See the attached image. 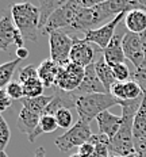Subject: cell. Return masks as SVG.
<instances>
[{
    "mask_svg": "<svg viewBox=\"0 0 146 157\" xmlns=\"http://www.w3.org/2000/svg\"><path fill=\"white\" fill-rule=\"evenodd\" d=\"M139 38H141V44H142V49H144V53H145V57H146V30L139 34Z\"/></svg>",
    "mask_w": 146,
    "mask_h": 157,
    "instance_id": "obj_35",
    "label": "cell"
},
{
    "mask_svg": "<svg viewBox=\"0 0 146 157\" xmlns=\"http://www.w3.org/2000/svg\"><path fill=\"white\" fill-rule=\"evenodd\" d=\"M116 104H119V102L111 94H91L80 96L76 102L74 110L80 115V119L89 123L102 113L108 111V109Z\"/></svg>",
    "mask_w": 146,
    "mask_h": 157,
    "instance_id": "obj_2",
    "label": "cell"
},
{
    "mask_svg": "<svg viewBox=\"0 0 146 157\" xmlns=\"http://www.w3.org/2000/svg\"><path fill=\"white\" fill-rule=\"evenodd\" d=\"M134 156V155H133ZM133 156H127V157H133ZM110 157H121V156H110Z\"/></svg>",
    "mask_w": 146,
    "mask_h": 157,
    "instance_id": "obj_40",
    "label": "cell"
},
{
    "mask_svg": "<svg viewBox=\"0 0 146 157\" xmlns=\"http://www.w3.org/2000/svg\"><path fill=\"white\" fill-rule=\"evenodd\" d=\"M125 16H126V14H121V15L115 16V18H112L111 21L107 22L106 25L95 29V30L87 31L81 39H83L84 42H88V44H95L99 49L104 50V49L108 46L110 42H111L112 37L115 35L116 27L121 23L122 19H125Z\"/></svg>",
    "mask_w": 146,
    "mask_h": 157,
    "instance_id": "obj_7",
    "label": "cell"
},
{
    "mask_svg": "<svg viewBox=\"0 0 146 157\" xmlns=\"http://www.w3.org/2000/svg\"><path fill=\"white\" fill-rule=\"evenodd\" d=\"M131 80L135 81L144 94H146V61L139 68H135L134 72H131Z\"/></svg>",
    "mask_w": 146,
    "mask_h": 157,
    "instance_id": "obj_27",
    "label": "cell"
},
{
    "mask_svg": "<svg viewBox=\"0 0 146 157\" xmlns=\"http://www.w3.org/2000/svg\"><path fill=\"white\" fill-rule=\"evenodd\" d=\"M9 138H11V130H9L6 119L0 114V152H4L6 146L9 142Z\"/></svg>",
    "mask_w": 146,
    "mask_h": 157,
    "instance_id": "obj_26",
    "label": "cell"
},
{
    "mask_svg": "<svg viewBox=\"0 0 146 157\" xmlns=\"http://www.w3.org/2000/svg\"><path fill=\"white\" fill-rule=\"evenodd\" d=\"M122 46L126 56V60H129L130 63L134 65V69L139 68L146 61L139 34H134V33H130V31L125 33Z\"/></svg>",
    "mask_w": 146,
    "mask_h": 157,
    "instance_id": "obj_10",
    "label": "cell"
},
{
    "mask_svg": "<svg viewBox=\"0 0 146 157\" xmlns=\"http://www.w3.org/2000/svg\"><path fill=\"white\" fill-rule=\"evenodd\" d=\"M19 64H21V60L15 58V60L0 65V90H4V87H7L8 84L11 83L14 72Z\"/></svg>",
    "mask_w": 146,
    "mask_h": 157,
    "instance_id": "obj_23",
    "label": "cell"
},
{
    "mask_svg": "<svg viewBox=\"0 0 146 157\" xmlns=\"http://www.w3.org/2000/svg\"><path fill=\"white\" fill-rule=\"evenodd\" d=\"M6 91H7L8 96L11 99L15 100H22L24 98L23 94V86H22L19 81H11L7 87H6Z\"/></svg>",
    "mask_w": 146,
    "mask_h": 157,
    "instance_id": "obj_30",
    "label": "cell"
},
{
    "mask_svg": "<svg viewBox=\"0 0 146 157\" xmlns=\"http://www.w3.org/2000/svg\"><path fill=\"white\" fill-rule=\"evenodd\" d=\"M70 157H81V156L79 155V153H76V155H72V156H70Z\"/></svg>",
    "mask_w": 146,
    "mask_h": 157,
    "instance_id": "obj_39",
    "label": "cell"
},
{
    "mask_svg": "<svg viewBox=\"0 0 146 157\" xmlns=\"http://www.w3.org/2000/svg\"><path fill=\"white\" fill-rule=\"evenodd\" d=\"M34 157H46V153H45V148L39 146L37 150H35V155Z\"/></svg>",
    "mask_w": 146,
    "mask_h": 157,
    "instance_id": "obj_36",
    "label": "cell"
},
{
    "mask_svg": "<svg viewBox=\"0 0 146 157\" xmlns=\"http://www.w3.org/2000/svg\"><path fill=\"white\" fill-rule=\"evenodd\" d=\"M61 67L58 64H56L54 61L43 60L42 63L38 65V78L42 81V84L45 86V88H53L56 87V81L60 73Z\"/></svg>",
    "mask_w": 146,
    "mask_h": 157,
    "instance_id": "obj_17",
    "label": "cell"
},
{
    "mask_svg": "<svg viewBox=\"0 0 146 157\" xmlns=\"http://www.w3.org/2000/svg\"><path fill=\"white\" fill-rule=\"evenodd\" d=\"M84 75H85V68L72 63L66 64L65 67H61L54 88L65 92H73L83 83Z\"/></svg>",
    "mask_w": 146,
    "mask_h": 157,
    "instance_id": "obj_8",
    "label": "cell"
},
{
    "mask_svg": "<svg viewBox=\"0 0 146 157\" xmlns=\"http://www.w3.org/2000/svg\"><path fill=\"white\" fill-rule=\"evenodd\" d=\"M107 19H110V18H108V15L106 14L104 10H103L102 2H100L99 4L92 8H81L80 11L77 12L70 29L76 30V31H81L85 34L87 31L97 29L96 26L100 25L102 22L107 21Z\"/></svg>",
    "mask_w": 146,
    "mask_h": 157,
    "instance_id": "obj_6",
    "label": "cell"
},
{
    "mask_svg": "<svg viewBox=\"0 0 146 157\" xmlns=\"http://www.w3.org/2000/svg\"><path fill=\"white\" fill-rule=\"evenodd\" d=\"M24 38L15 27L12 18L4 15L0 19V50H7L9 46L15 45L16 49L24 48Z\"/></svg>",
    "mask_w": 146,
    "mask_h": 157,
    "instance_id": "obj_9",
    "label": "cell"
},
{
    "mask_svg": "<svg viewBox=\"0 0 146 157\" xmlns=\"http://www.w3.org/2000/svg\"><path fill=\"white\" fill-rule=\"evenodd\" d=\"M72 96L76 99H79L80 96H84V95H91V94H107L104 86L102 84V81L99 80L95 71V64L89 65V67L85 68V75H84V80L83 83L80 84V87L77 88L76 91H73Z\"/></svg>",
    "mask_w": 146,
    "mask_h": 157,
    "instance_id": "obj_12",
    "label": "cell"
},
{
    "mask_svg": "<svg viewBox=\"0 0 146 157\" xmlns=\"http://www.w3.org/2000/svg\"><path fill=\"white\" fill-rule=\"evenodd\" d=\"M95 71H96V75H97V77H99V80L102 81V84L104 86L107 94H110L112 86L116 83V78L114 76L112 68L104 61L103 56L102 57H97V60L95 61Z\"/></svg>",
    "mask_w": 146,
    "mask_h": 157,
    "instance_id": "obj_19",
    "label": "cell"
},
{
    "mask_svg": "<svg viewBox=\"0 0 146 157\" xmlns=\"http://www.w3.org/2000/svg\"><path fill=\"white\" fill-rule=\"evenodd\" d=\"M66 0H41L39 3V30H43L50 16L57 11Z\"/></svg>",
    "mask_w": 146,
    "mask_h": 157,
    "instance_id": "obj_21",
    "label": "cell"
},
{
    "mask_svg": "<svg viewBox=\"0 0 146 157\" xmlns=\"http://www.w3.org/2000/svg\"><path fill=\"white\" fill-rule=\"evenodd\" d=\"M134 144H135V153L141 157H146V140H142V141Z\"/></svg>",
    "mask_w": 146,
    "mask_h": 157,
    "instance_id": "obj_33",
    "label": "cell"
},
{
    "mask_svg": "<svg viewBox=\"0 0 146 157\" xmlns=\"http://www.w3.org/2000/svg\"><path fill=\"white\" fill-rule=\"evenodd\" d=\"M145 95H146V94H145Z\"/></svg>",
    "mask_w": 146,
    "mask_h": 157,
    "instance_id": "obj_41",
    "label": "cell"
},
{
    "mask_svg": "<svg viewBox=\"0 0 146 157\" xmlns=\"http://www.w3.org/2000/svg\"><path fill=\"white\" fill-rule=\"evenodd\" d=\"M57 127H58V125H57L56 117H54V115H43L41 118L39 125H38L35 133L32 134V137L28 140V141L34 142L35 140L41 136V134H43V133H53V132H56V130H57Z\"/></svg>",
    "mask_w": 146,
    "mask_h": 157,
    "instance_id": "obj_22",
    "label": "cell"
},
{
    "mask_svg": "<svg viewBox=\"0 0 146 157\" xmlns=\"http://www.w3.org/2000/svg\"><path fill=\"white\" fill-rule=\"evenodd\" d=\"M56 121H57V125L61 129L65 130H69L72 127V122H73V117L72 113H70L69 109H61L56 113Z\"/></svg>",
    "mask_w": 146,
    "mask_h": 157,
    "instance_id": "obj_25",
    "label": "cell"
},
{
    "mask_svg": "<svg viewBox=\"0 0 146 157\" xmlns=\"http://www.w3.org/2000/svg\"><path fill=\"white\" fill-rule=\"evenodd\" d=\"M11 18L24 41L37 42L39 30V7L32 3H16L11 7Z\"/></svg>",
    "mask_w": 146,
    "mask_h": 157,
    "instance_id": "obj_1",
    "label": "cell"
},
{
    "mask_svg": "<svg viewBox=\"0 0 146 157\" xmlns=\"http://www.w3.org/2000/svg\"><path fill=\"white\" fill-rule=\"evenodd\" d=\"M0 157H8V156H7L6 152H0Z\"/></svg>",
    "mask_w": 146,
    "mask_h": 157,
    "instance_id": "obj_38",
    "label": "cell"
},
{
    "mask_svg": "<svg viewBox=\"0 0 146 157\" xmlns=\"http://www.w3.org/2000/svg\"><path fill=\"white\" fill-rule=\"evenodd\" d=\"M11 104H12V99L8 96L6 88L4 90H0V114H2L3 111L8 110L9 107H11Z\"/></svg>",
    "mask_w": 146,
    "mask_h": 157,
    "instance_id": "obj_31",
    "label": "cell"
},
{
    "mask_svg": "<svg viewBox=\"0 0 146 157\" xmlns=\"http://www.w3.org/2000/svg\"><path fill=\"white\" fill-rule=\"evenodd\" d=\"M31 78H38V68L34 67L32 64H28L19 72V83L23 84Z\"/></svg>",
    "mask_w": 146,
    "mask_h": 157,
    "instance_id": "obj_29",
    "label": "cell"
},
{
    "mask_svg": "<svg viewBox=\"0 0 146 157\" xmlns=\"http://www.w3.org/2000/svg\"><path fill=\"white\" fill-rule=\"evenodd\" d=\"M81 10L80 0H68L65 2L60 8L50 16L47 25L45 26V29L42 30L43 34H50L53 31H58L64 27L72 26L74 18H76L77 12Z\"/></svg>",
    "mask_w": 146,
    "mask_h": 157,
    "instance_id": "obj_4",
    "label": "cell"
},
{
    "mask_svg": "<svg viewBox=\"0 0 146 157\" xmlns=\"http://www.w3.org/2000/svg\"><path fill=\"white\" fill-rule=\"evenodd\" d=\"M112 68V72H114V76H115L116 81H129L130 77H131V71L130 68L127 67V64H116L114 65Z\"/></svg>",
    "mask_w": 146,
    "mask_h": 157,
    "instance_id": "obj_28",
    "label": "cell"
},
{
    "mask_svg": "<svg viewBox=\"0 0 146 157\" xmlns=\"http://www.w3.org/2000/svg\"><path fill=\"white\" fill-rule=\"evenodd\" d=\"M139 4H141V8L146 11V0H142V2H139Z\"/></svg>",
    "mask_w": 146,
    "mask_h": 157,
    "instance_id": "obj_37",
    "label": "cell"
},
{
    "mask_svg": "<svg viewBox=\"0 0 146 157\" xmlns=\"http://www.w3.org/2000/svg\"><path fill=\"white\" fill-rule=\"evenodd\" d=\"M110 94L115 98L118 102H123V100H134L138 99L144 95V91L138 86L135 81L129 80V81H116L112 86Z\"/></svg>",
    "mask_w": 146,
    "mask_h": 157,
    "instance_id": "obj_14",
    "label": "cell"
},
{
    "mask_svg": "<svg viewBox=\"0 0 146 157\" xmlns=\"http://www.w3.org/2000/svg\"><path fill=\"white\" fill-rule=\"evenodd\" d=\"M93 153H95V146L91 141L85 142L79 148V155L81 157H93Z\"/></svg>",
    "mask_w": 146,
    "mask_h": 157,
    "instance_id": "obj_32",
    "label": "cell"
},
{
    "mask_svg": "<svg viewBox=\"0 0 146 157\" xmlns=\"http://www.w3.org/2000/svg\"><path fill=\"white\" fill-rule=\"evenodd\" d=\"M133 136H134V142L146 140V95L144 96V100L133 122Z\"/></svg>",
    "mask_w": 146,
    "mask_h": 157,
    "instance_id": "obj_20",
    "label": "cell"
},
{
    "mask_svg": "<svg viewBox=\"0 0 146 157\" xmlns=\"http://www.w3.org/2000/svg\"><path fill=\"white\" fill-rule=\"evenodd\" d=\"M15 54H16V58H19V60L22 61L28 57V50L26 48H19V49H16Z\"/></svg>",
    "mask_w": 146,
    "mask_h": 157,
    "instance_id": "obj_34",
    "label": "cell"
},
{
    "mask_svg": "<svg viewBox=\"0 0 146 157\" xmlns=\"http://www.w3.org/2000/svg\"><path fill=\"white\" fill-rule=\"evenodd\" d=\"M96 122L99 127V134H103L107 138L112 140L122 126V117L115 115L110 111H104L96 118Z\"/></svg>",
    "mask_w": 146,
    "mask_h": 157,
    "instance_id": "obj_15",
    "label": "cell"
},
{
    "mask_svg": "<svg viewBox=\"0 0 146 157\" xmlns=\"http://www.w3.org/2000/svg\"><path fill=\"white\" fill-rule=\"evenodd\" d=\"M92 136L93 134L91 132L89 123L83 119H79L69 130L57 137L54 144L61 152H69L72 148H76V146L80 148L81 145L88 142Z\"/></svg>",
    "mask_w": 146,
    "mask_h": 157,
    "instance_id": "obj_3",
    "label": "cell"
},
{
    "mask_svg": "<svg viewBox=\"0 0 146 157\" xmlns=\"http://www.w3.org/2000/svg\"><path fill=\"white\" fill-rule=\"evenodd\" d=\"M49 46H50V60L65 67L69 64V56L73 48V38L65 31L58 30L49 34Z\"/></svg>",
    "mask_w": 146,
    "mask_h": 157,
    "instance_id": "obj_5",
    "label": "cell"
},
{
    "mask_svg": "<svg viewBox=\"0 0 146 157\" xmlns=\"http://www.w3.org/2000/svg\"><path fill=\"white\" fill-rule=\"evenodd\" d=\"M96 60V49L92 48V45L88 42H84L83 39L73 37V48L69 56V63L87 68L95 64Z\"/></svg>",
    "mask_w": 146,
    "mask_h": 157,
    "instance_id": "obj_11",
    "label": "cell"
},
{
    "mask_svg": "<svg viewBox=\"0 0 146 157\" xmlns=\"http://www.w3.org/2000/svg\"><path fill=\"white\" fill-rule=\"evenodd\" d=\"M22 86H23L24 98H27V99H35V98L43 96L45 86L42 84L39 78H31V80L23 83Z\"/></svg>",
    "mask_w": 146,
    "mask_h": 157,
    "instance_id": "obj_24",
    "label": "cell"
},
{
    "mask_svg": "<svg viewBox=\"0 0 146 157\" xmlns=\"http://www.w3.org/2000/svg\"><path fill=\"white\" fill-rule=\"evenodd\" d=\"M125 25L130 33L142 34L146 30V11L142 8L129 11L125 16Z\"/></svg>",
    "mask_w": 146,
    "mask_h": 157,
    "instance_id": "obj_18",
    "label": "cell"
},
{
    "mask_svg": "<svg viewBox=\"0 0 146 157\" xmlns=\"http://www.w3.org/2000/svg\"><path fill=\"white\" fill-rule=\"evenodd\" d=\"M123 37H125V34L115 33L108 46L103 50V58L110 67H114L116 64H126V56L122 46Z\"/></svg>",
    "mask_w": 146,
    "mask_h": 157,
    "instance_id": "obj_13",
    "label": "cell"
},
{
    "mask_svg": "<svg viewBox=\"0 0 146 157\" xmlns=\"http://www.w3.org/2000/svg\"><path fill=\"white\" fill-rule=\"evenodd\" d=\"M41 118L42 115L22 106L21 113H19L18 119H16V126H18L19 132L26 134L28 137V140H30L32 137V134L35 133V130H37L38 125H39Z\"/></svg>",
    "mask_w": 146,
    "mask_h": 157,
    "instance_id": "obj_16",
    "label": "cell"
}]
</instances>
